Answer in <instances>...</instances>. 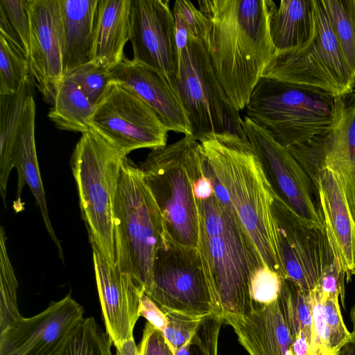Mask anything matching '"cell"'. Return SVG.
I'll use <instances>...</instances> for the list:
<instances>
[{"label":"cell","instance_id":"25","mask_svg":"<svg viewBox=\"0 0 355 355\" xmlns=\"http://www.w3.org/2000/svg\"><path fill=\"white\" fill-rule=\"evenodd\" d=\"M269 26L276 51L306 45L315 32L313 0H282L270 17Z\"/></svg>","mask_w":355,"mask_h":355},{"label":"cell","instance_id":"19","mask_svg":"<svg viewBox=\"0 0 355 355\" xmlns=\"http://www.w3.org/2000/svg\"><path fill=\"white\" fill-rule=\"evenodd\" d=\"M112 83L146 103L169 131L192 135L187 112L169 78L143 64L128 60L111 69Z\"/></svg>","mask_w":355,"mask_h":355},{"label":"cell","instance_id":"8","mask_svg":"<svg viewBox=\"0 0 355 355\" xmlns=\"http://www.w3.org/2000/svg\"><path fill=\"white\" fill-rule=\"evenodd\" d=\"M179 56L178 73L171 83L187 113L192 136L198 141L223 134L244 139L243 119L221 85L205 44L188 36Z\"/></svg>","mask_w":355,"mask_h":355},{"label":"cell","instance_id":"3","mask_svg":"<svg viewBox=\"0 0 355 355\" xmlns=\"http://www.w3.org/2000/svg\"><path fill=\"white\" fill-rule=\"evenodd\" d=\"M196 200L197 248L216 310L223 319L245 315L252 309V276L266 266L239 219L214 193Z\"/></svg>","mask_w":355,"mask_h":355},{"label":"cell","instance_id":"48","mask_svg":"<svg viewBox=\"0 0 355 355\" xmlns=\"http://www.w3.org/2000/svg\"><path fill=\"white\" fill-rule=\"evenodd\" d=\"M317 355H320V354H317Z\"/></svg>","mask_w":355,"mask_h":355},{"label":"cell","instance_id":"47","mask_svg":"<svg viewBox=\"0 0 355 355\" xmlns=\"http://www.w3.org/2000/svg\"><path fill=\"white\" fill-rule=\"evenodd\" d=\"M350 318L353 325L352 334L355 335V302L350 311Z\"/></svg>","mask_w":355,"mask_h":355},{"label":"cell","instance_id":"46","mask_svg":"<svg viewBox=\"0 0 355 355\" xmlns=\"http://www.w3.org/2000/svg\"><path fill=\"white\" fill-rule=\"evenodd\" d=\"M334 355H355V335L352 336Z\"/></svg>","mask_w":355,"mask_h":355},{"label":"cell","instance_id":"17","mask_svg":"<svg viewBox=\"0 0 355 355\" xmlns=\"http://www.w3.org/2000/svg\"><path fill=\"white\" fill-rule=\"evenodd\" d=\"M31 25L29 65L45 101L53 104L63 80L62 26L58 0H25Z\"/></svg>","mask_w":355,"mask_h":355},{"label":"cell","instance_id":"28","mask_svg":"<svg viewBox=\"0 0 355 355\" xmlns=\"http://www.w3.org/2000/svg\"><path fill=\"white\" fill-rule=\"evenodd\" d=\"M343 58L355 76V0H321Z\"/></svg>","mask_w":355,"mask_h":355},{"label":"cell","instance_id":"30","mask_svg":"<svg viewBox=\"0 0 355 355\" xmlns=\"http://www.w3.org/2000/svg\"><path fill=\"white\" fill-rule=\"evenodd\" d=\"M112 343L93 317L84 318L56 355H112Z\"/></svg>","mask_w":355,"mask_h":355},{"label":"cell","instance_id":"31","mask_svg":"<svg viewBox=\"0 0 355 355\" xmlns=\"http://www.w3.org/2000/svg\"><path fill=\"white\" fill-rule=\"evenodd\" d=\"M6 236L3 227L0 228V331L20 320L17 305L18 283L10 260Z\"/></svg>","mask_w":355,"mask_h":355},{"label":"cell","instance_id":"24","mask_svg":"<svg viewBox=\"0 0 355 355\" xmlns=\"http://www.w3.org/2000/svg\"><path fill=\"white\" fill-rule=\"evenodd\" d=\"M132 0H99L95 27L93 61L112 69L125 58L130 40Z\"/></svg>","mask_w":355,"mask_h":355},{"label":"cell","instance_id":"23","mask_svg":"<svg viewBox=\"0 0 355 355\" xmlns=\"http://www.w3.org/2000/svg\"><path fill=\"white\" fill-rule=\"evenodd\" d=\"M58 1L62 26L64 76L93 60L99 0Z\"/></svg>","mask_w":355,"mask_h":355},{"label":"cell","instance_id":"5","mask_svg":"<svg viewBox=\"0 0 355 355\" xmlns=\"http://www.w3.org/2000/svg\"><path fill=\"white\" fill-rule=\"evenodd\" d=\"M162 213L167 233L197 248L199 215L195 183L203 169L200 142L192 135L152 149L139 166Z\"/></svg>","mask_w":355,"mask_h":355},{"label":"cell","instance_id":"35","mask_svg":"<svg viewBox=\"0 0 355 355\" xmlns=\"http://www.w3.org/2000/svg\"><path fill=\"white\" fill-rule=\"evenodd\" d=\"M223 318L218 313L203 317L194 335L175 355H218V344Z\"/></svg>","mask_w":355,"mask_h":355},{"label":"cell","instance_id":"10","mask_svg":"<svg viewBox=\"0 0 355 355\" xmlns=\"http://www.w3.org/2000/svg\"><path fill=\"white\" fill-rule=\"evenodd\" d=\"M144 293L161 309L198 318L218 313L198 249L179 243L166 230L155 251L151 283Z\"/></svg>","mask_w":355,"mask_h":355},{"label":"cell","instance_id":"6","mask_svg":"<svg viewBox=\"0 0 355 355\" xmlns=\"http://www.w3.org/2000/svg\"><path fill=\"white\" fill-rule=\"evenodd\" d=\"M113 218L116 264L130 274L145 292L151 283L164 222L141 170L127 157L121 168Z\"/></svg>","mask_w":355,"mask_h":355},{"label":"cell","instance_id":"44","mask_svg":"<svg viewBox=\"0 0 355 355\" xmlns=\"http://www.w3.org/2000/svg\"><path fill=\"white\" fill-rule=\"evenodd\" d=\"M0 35H3L15 48L22 52L25 56L26 53L21 43L11 25L3 8L0 6ZM27 59V58H26Z\"/></svg>","mask_w":355,"mask_h":355},{"label":"cell","instance_id":"32","mask_svg":"<svg viewBox=\"0 0 355 355\" xmlns=\"http://www.w3.org/2000/svg\"><path fill=\"white\" fill-rule=\"evenodd\" d=\"M32 76L25 55L0 35V95L15 93Z\"/></svg>","mask_w":355,"mask_h":355},{"label":"cell","instance_id":"1","mask_svg":"<svg viewBox=\"0 0 355 355\" xmlns=\"http://www.w3.org/2000/svg\"><path fill=\"white\" fill-rule=\"evenodd\" d=\"M198 6L208 19L202 42L227 97L241 111L276 52L269 24L277 6L272 0H200Z\"/></svg>","mask_w":355,"mask_h":355},{"label":"cell","instance_id":"37","mask_svg":"<svg viewBox=\"0 0 355 355\" xmlns=\"http://www.w3.org/2000/svg\"><path fill=\"white\" fill-rule=\"evenodd\" d=\"M324 319L327 329V349L329 355H334L339 349L350 338V333L342 318L339 299L323 297Z\"/></svg>","mask_w":355,"mask_h":355},{"label":"cell","instance_id":"14","mask_svg":"<svg viewBox=\"0 0 355 355\" xmlns=\"http://www.w3.org/2000/svg\"><path fill=\"white\" fill-rule=\"evenodd\" d=\"M287 148L306 173L324 167L334 173L355 220V94L344 96L341 115L330 130Z\"/></svg>","mask_w":355,"mask_h":355},{"label":"cell","instance_id":"34","mask_svg":"<svg viewBox=\"0 0 355 355\" xmlns=\"http://www.w3.org/2000/svg\"><path fill=\"white\" fill-rule=\"evenodd\" d=\"M173 13L179 51L186 46L188 36L194 37L201 41L203 40L208 26V19L191 1L188 0L175 1Z\"/></svg>","mask_w":355,"mask_h":355},{"label":"cell","instance_id":"11","mask_svg":"<svg viewBox=\"0 0 355 355\" xmlns=\"http://www.w3.org/2000/svg\"><path fill=\"white\" fill-rule=\"evenodd\" d=\"M272 209L284 279L291 280L304 291L311 293L318 286L326 268L338 259L325 227L304 219L276 194Z\"/></svg>","mask_w":355,"mask_h":355},{"label":"cell","instance_id":"26","mask_svg":"<svg viewBox=\"0 0 355 355\" xmlns=\"http://www.w3.org/2000/svg\"><path fill=\"white\" fill-rule=\"evenodd\" d=\"M35 85L32 76L15 93L0 95V191L4 207L22 115L27 100L33 96Z\"/></svg>","mask_w":355,"mask_h":355},{"label":"cell","instance_id":"13","mask_svg":"<svg viewBox=\"0 0 355 355\" xmlns=\"http://www.w3.org/2000/svg\"><path fill=\"white\" fill-rule=\"evenodd\" d=\"M242 127L245 140L257 157L275 194L304 219L324 227L314 186L288 149L247 116Z\"/></svg>","mask_w":355,"mask_h":355},{"label":"cell","instance_id":"9","mask_svg":"<svg viewBox=\"0 0 355 355\" xmlns=\"http://www.w3.org/2000/svg\"><path fill=\"white\" fill-rule=\"evenodd\" d=\"M313 6L312 40L300 48L276 51L262 77L345 96L353 92L355 76L343 58L321 0H313Z\"/></svg>","mask_w":355,"mask_h":355},{"label":"cell","instance_id":"15","mask_svg":"<svg viewBox=\"0 0 355 355\" xmlns=\"http://www.w3.org/2000/svg\"><path fill=\"white\" fill-rule=\"evenodd\" d=\"M84 309L70 294L41 313L0 331V355H56L84 319Z\"/></svg>","mask_w":355,"mask_h":355},{"label":"cell","instance_id":"18","mask_svg":"<svg viewBox=\"0 0 355 355\" xmlns=\"http://www.w3.org/2000/svg\"><path fill=\"white\" fill-rule=\"evenodd\" d=\"M93 262L106 333L114 347L132 339L144 289L129 273L109 263L95 248Z\"/></svg>","mask_w":355,"mask_h":355},{"label":"cell","instance_id":"16","mask_svg":"<svg viewBox=\"0 0 355 355\" xmlns=\"http://www.w3.org/2000/svg\"><path fill=\"white\" fill-rule=\"evenodd\" d=\"M129 40L134 61L176 78L180 56L168 0H132Z\"/></svg>","mask_w":355,"mask_h":355},{"label":"cell","instance_id":"43","mask_svg":"<svg viewBox=\"0 0 355 355\" xmlns=\"http://www.w3.org/2000/svg\"><path fill=\"white\" fill-rule=\"evenodd\" d=\"M139 315L140 317L141 316L146 318L148 322L162 332L165 329L167 323L165 313L160 307L145 293L143 294L141 299Z\"/></svg>","mask_w":355,"mask_h":355},{"label":"cell","instance_id":"36","mask_svg":"<svg viewBox=\"0 0 355 355\" xmlns=\"http://www.w3.org/2000/svg\"><path fill=\"white\" fill-rule=\"evenodd\" d=\"M161 309L167 319L166 328L162 333L166 342L175 353L191 340L202 318L191 316L175 311Z\"/></svg>","mask_w":355,"mask_h":355},{"label":"cell","instance_id":"45","mask_svg":"<svg viewBox=\"0 0 355 355\" xmlns=\"http://www.w3.org/2000/svg\"><path fill=\"white\" fill-rule=\"evenodd\" d=\"M115 349L116 355H139V349L134 338L123 342L119 347Z\"/></svg>","mask_w":355,"mask_h":355},{"label":"cell","instance_id":"21","mask_svg":"<svg viewBox=\"0 0 355 355\" xmlns=\"http://www.w3.org/2000/svg\"><path fill=\"white\" fill-rule=\"evenodd\" d=\"M224 323L232 327L250 355H293V336L279 298L270 304L252 306L245 315L225 318Z\"/></svg>","mask_w":355,"mask_h":355},{"label":"cell","instance_id":"29","mask_svg":"<svg viewBox=\"0 0 355 355\" xmlns=\"http://www.w3.org/2000/svg\"><path fill=\"white\" fill-rule=\"evenodd\" d=\"M279 302L293 340L303 333L311 343L313 320L310 293L304 291L291 280L283 278Z\"/></svg>","mask_w":355,"mask_h":355},{"label":"cell","instance_id":"22","mask_svg":"<svg viewBox=\"0 0 355 355\" xmlns=\"http://www.w3.org/2000/svg\"><path fill=\"white\" fill-rule=\"evenodd\" d=\"M35 103L32 96L26 103L16 141L14 166L17 171L18 181L17 200L15 201L13 207L16 212L24 209L21 202V194L24 187L28 184L40 209L46 231L57 247L60 258L63 259L61 243L57 238L49 216L44 189L40 175L35 148Z\"/></svg>","mask_w":355,"mask_h":355},{"label":"cell","instance_id":"7","mask_svg":"<svg viewBox=\"0 0 355 355\" xmlns=\"http://www.w3.org/2000/svg\"><path fill=\"white\" fill-rule=\"evenodd\" d=\"M126 157L94 130L82 134L71 159L82 218L92 248L116 264L113 205Z\"/></svg>","mask_w":355,"mask_h":355},{"label":"cell","instance_id":"41","mask_svg":"<svg viewBox=\"0 0 355 355\" xmlns=\"http://www.w3.org/2000/svg\"><path fill=\"white\" fill-rule=\"evenodd\" d=\"M345 277L338 259L328 266L322 273L317 286L323 297L340 299L345 307Z\"/></svg>","mask_w":355,"mask_h":355},{"label":"cell","instance_id":"4","mask_svg":"<svg viewBox=\"0 0 355 355\" xmlns=\"http://www.w3.org/2000/svg\"><path fill=\"white\" fill-rule=\"evenodd\" d=\"M344 96L262 77L245 106L247 116L286 148L305 143L336 125Z\"/></svg>","mask_w":355,"mask_h":355},{"label":"cell","instance_id":"40","mask_svg":"<svg viewBox=\"0 0 355 355\" xmlns=\"http://www.w3.org/2000/svg\"><path fill=\"white\" fill-rule=\"evenodd\" d=\"M312 303V334L311 355H329L322 293L316 287L310 293Z\"/></svg>","mask_w":355,"mask_h":355},{"label":"cell","instance_id":"12","mask_svg":"<svg viewBox=\"0 0 355 355\" xmlns=\"http://www.w3.org/2000/svg\"><path fill=\"white\" fill-rule=\"evenodd\" d=\"M89 123L125 156L139 148L166 146L169 131L146 103L114 83L96 105Z\"/></svg>","mask_w":355,"mask_h":355},{"label":"cell","instance_id":"20","mask_svg":"<svg viewBox=\"0 0 355 355\" xmlns=\"http://www.w3.org/2000/svg\"><path fill=\"white\" fill-rule=\"evenodd\" d=\"M318 196L325 230L348 282L355 275V222L334 173L320 167L306 173Z\"/></svg>","mask_w":355,"mask_h":355},{"label":"cell","instance_id":"2","mask_svg":"<svg viewBox=\"0 0 355 355\" xmlns=\"http://www.w3.org/2000/svg\"><path fill=\"white\" fill-rule=\"evenodd\" d=\"M214 195L234 214L264 265L284 278L272 212L275 193L249 144L232 134L199 141Z\"/></svg>","mask_w":355,"mask_h":355},{"label":"cell","instance_id":"39","mask_svg":"<svg viewBox=\"0 0 355 355\" xmlns=\"http://www.w3.org/2000/svg\"><path fill=\"white\" fill-rule=\"evenodd\" d=\"M0 6L15 29L29 61L31 33L25 0H0Z\"/></svg>","mask_w":355,"mask_h":355},{"label":"cell","instance_id":"38","mask_svg":"<svg viewBox=\"0 0 355 355\" xmlns=\"http://www.w3.org/2000/svg\"><path fill=\"white\" fill-rule=\"evenodd\" d=\"M283 278L263 266L253 276L250 284L252 306L263 305L276 301L279 296Z\"/></svg>","mask_w":355,"mask_h":355},{"label":"cell","instance_id":"27","mask_svg":"<svg viewBox=\"0 0 355 355\" xmlns=\"http://www.w3.org/2000/svg\"><path fill=\"white\" fill-rule=\"evenodd\" d=\"M94 109L80 87L63 78L48 116L58 129L83 134L92 130L89 119Z\"/></svg>","mask_w":355,"mask_h":355},{"label":"cell","instance_id":"42","mask_svg":"<svg viewBox=\"0 0 355 355\" xmlns=\"http://www.w3.org/2000/svg\"><path fill=\"white\" fill-rule=\"evenodd\" d=\"M139 355H175L163 333L147 322L138 347Z\"/></svg>","mask_w":355,"mask_h":355},{"label":"cell","instance_id":"49","mask_svg":"<svg viewBox=\"0 0 355 355\" xmlns=\"http://www.w3.org/2000/svg\"><path fill=\"white\" fill-rule=\"evenodd\" d=\"M354 222H355V220H354Z\"/></svg>","mask_w":355,"mask_h":355},{"label":"cell","instance_id":"33","mask_svg":"<svg viewBox=\"0 0 355 355\" xmlns=\"http://www.w3.org/2000/svg\"><path fill=\"white\" fill-rule=\"evenodd\" d=\"M74 81L96 107L112 83L111 70L92 61L64 76Z\"/></svg>","mask_w":355,"mask_h":355}]
</instances>
